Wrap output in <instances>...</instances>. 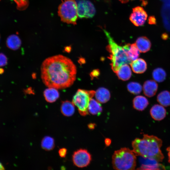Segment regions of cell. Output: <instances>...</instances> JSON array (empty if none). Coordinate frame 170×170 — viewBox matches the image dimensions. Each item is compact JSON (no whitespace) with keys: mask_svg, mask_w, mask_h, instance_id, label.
Returning <instances> with one entry per match:
<instances>
[{"mask_svg":"<svg viewBox=\"0 0 170 170\" xmlns=\"http://www.w3.org/2000/svg\"><path fill=\"white\" fill-rule=\"evenodd\" d=\"M130 65L133 72L137 74L143 73L147 69L146 62L142 58H138L132 61Z\"/></svg>","mask_w":170,"mask_h":170,"instance_id":"7c38bea8","label":"cell"},{"mask_svg":"<svg viewBox=\"0 0 170 170\" xmlns=\"http://www.w3.org/2000/svg\"><path fill=\"white\" fill-rule=\"evenodd\" d=\"M99 71L97 70H93L91 73V76L95 77L97 76L99 74Z\"/></svg>","mask_w":170,"mask_h":170,"instance_id":"f1b7e54d","label":"cell"},{"mask_svg":"<svg viewBox=\"0 0 170 170\" xmlns=\"http://www.w3.org/2000/svg\"><path fill=\"white\" fill-rule=\"evenodd\" d=\"M158 88V84L155 81L152 80L145 81L143 86L144 94L149 97L154 96L156 93Z\"/></svg>","mask_w":170,"mask_h":170,"instance_id":"30bf717a","label":"cell"},{"mask_svg":"<svg viewBox=\"0 0 170 170\" xmlns=\"http://www.w3.org/2000/svg\"><path fill=\"white\" fill-rule=\"evenodd\" d=\"M88 112L91 114L99 116L102 111V108L100 103L91 98L88 107Z\"/></svg>","mask_w":170,"mask_h":170,"instance_id":"44dd1931","label":"cell"},{"mask_svg":"<svg viewBox=\"0 0 170 170\" xmlns=\"http://www.w3.org/2000/svg\"><path fill=\"white\" fill-rule=\"evenodd\" d=\"M94 90L78 89L74 95L72 102L76 106L80 114L85 116L88 114V107L90 101L95 95Z\"/></svg>","mask_w":170,"mask_h":170,"instance_id":"8992f818","label":"cell"},{"mask_svg":"<svg viewBox=\"0 0 170 170\" xmlns=\"http://www.w3.org/2000/svg\"><path fill=\"white\" fill-rule=\"evenodd\" d=\"M94 95L97 100L99 103H102L108 101L110 96L109 91L103 87L99 88L95 92Z\"/></svg>","mask_w":170,"mask_h":170,"instance_id":"9a60e30c","label":"cell"},{"mask_svg":"<svg viewBox=\"0 0 170 170\" xmlns=\"http://www.w3.org/2000/svg\"><path fill=\"white\" fill-rule=\"evenodd\" d=\"M67 150L65 148L60 149L58 153L59 156L62 158L65 157L67 154Z\"/></svg>","mask_w":170,"mask_h":170,"instance_id":"83f0119b","label":"cell"},{"mask_svg":"<svg viewBox=\"0 0 170 170\" xmlns=\"http://www.w3.org/2000/svg\"><path fill=\"white\" fill-rule=\"evenodd\" d=\"M78 17L89 18L93 17L96 10L93 4L88 0H78L76 2Z\"/></svg>","mask_w":170,"mask_h":170,"instance_id":"52a82bcc","label":"cell"},{"mask_svg":"<svg viewBox=\"0 0 170 170\" xmlns=\"http://www.w3.org/2000/svg\"><path fill=\"white\" fill-rule=\"evenodd\" d=\"M167 150L168 151V162L170 163V146L168 147L167 149Z\"/></svg>","mask_w":170,"mask_h":170,"instance_id":"f546056e","label":"cell"},{"mask_svg":"<svg viewBox=\"0 0 170 170\" xmlns=\"http://www.w3.org/2000/svg\"><path fill=\"white\" fill-rule=\"evenodd\" d=\"M147 16L146 12L143 8L137 6L133 8L132 12L129 17V20L135 26H141L145 23Z\"/></svg>","mask_w":170,"mask_h":170,"instance_id":"9c48e42d","label":"cell"},{"mask_svg":"<svg viewBox=\"0 0 170 170\" xmlns=\"http://www.w3.org/2000/svg\"><path fill=\"white\" fill-rule=\"evenodd\" d=\"M112 164L113 168L116 170H134L136 165V155L128 148H122L115 151L113 154Z\"/></svg>","mask_w":170,"mask_h":170,"instance_id":"277c9868","label":"cell"},{"mask_svg":"<svg viewBox=\"0 0 170 170\" xmlns=\"http://www.w3.org/2000/svg\"><path fill=\"white\" fill-rule=\"evenodd\" d=\"M150 113L154 120L161 121L165 117L166 111L162 105L156 104L152 106L150 110Z\"/></svg>","mask_w":170,"mask_h":170,"instance_id":"8fae6325","label":"cell"},{"mask_svg":"<svg viewBox=\"0 0 170 170\" xmlns=\"http://www.w3.org/2000/svg\"><path fill=\"white\" fill-rule=\"evenodd\" d=\"M157 100L163 106H170V92L167 90L162 91L158 95Z\"/></svg>","mask_w":170,"mask_h":170,"instance_id":"7402d4cb","label":"cell"},{"mask_svg":"<svg viewBox=\"0 0 170 170\" xmlns=\"http://www.w3.org/2000/svg\"><path fill=\"white\" fill-rule=\"evenodd\" d=\"M162 140L157 137L144 134L142 139L137 138L132 142L133 151L136 155L159 162L164 156L161 150Z\"/></svg>","mask_w":170,"mask_h":170,"instance_id":"7a4b0ae2","label":"cell"},{"mask_svg":"<svg viewBox=\"0 0 170 170\" xmlns=\"http://www.w3.org/2000/svg\"><path fill=\"white\" fill-rule=\"evenodd\" d=\"M119 0L122 3H126L130 1H132V0Z\"/></svg>","mask_w":170,"mask_h":170,"instance_id":"4dcf8cb0","label":"cell"},{"mask_svg":"<svg viewBox=\"0 0 170 170\" xmlns=\"http://www.w3.org/2000/svg\"><path fill=\"white\" fill-rule=\"evenodd\" d=\"M149 105L147 99L144 96L139 95L135 97L133 100V108L138 110H144Z\"/></svg>","mask_w":170,"mask_h":170,"instance_id":"2e32d148","label":"cell"},{"mask_svg":"<svg viewBox=\"0 0 170 170\" xmlns=\"http://www.w3.org/2000/svg\"><path fill=\"white\" fill-rule=\"evenodd\" d=\"M7 47L13 50H16L20 47L21 41L19 37L15 34L9 36L7 38L6 41Z\"/></svg>","mask_w":170,"mask_h":170,"instance_id":"e0dca14e","label":"cell"},{"mask_svg":"<svg viewBox=\"0 0 170 170\" xmlns=\"http://www.w3.org/2000/svg\"><path fill=\"white\" fill-rule=\"evenodd\" d=\"M8 62V59L6 56L2 53H0V67L6 65Z\"/></svg>","mask_w":170,"mask_h":170,"instance_id":"4316f807","label":"cell"},{"mask_svg":"<svg viewBox=\"0 0 170 170\" xmlns=\"http://www.w3.org/2000/svg\"><path fill=\"white\" fill-rule=\"evenodd\" d=\"M58 14L62 22L76 25L78 17L76 2L75 0L62 1L59 6Z\"/></svg>","mask_w":170,"mask_h":170,"instance_id":"5b68a950","label":"cell"},{"mask_svg":"<svg viewBox=\"0 0 170 170\" xmlns=\"http://www.w3.org/2000/svg\"><path fill=\"white\" fill-rule=\"evenodd\" d=\"M60 110L61 113L64 116L67 117L71 116L75 112V105L70 101H64L62 103Z\"/></svg>","mask_w":170,"mask_h":170,"instance_id":"d6986e66","label":"cell"},{"mask_svg":"<svg viewBox=\"0 0 170 170\" xmlns=\"http://www.w3.org/2000/svg\"><path fill=\"white\" fill-rule=\"evenodd\" d=\"M153 79L156 82H161L166 79L167 74L165 71L162 68L158 67L154 69L152 73Z\"/></svg>","mask_w":170,"mask_h":170,"instance_id":"603a6c76","label":"cell"},{"mask_svg":"<svg viewBox=\"0 0 170 170\" xmlns=\"http://www.w3.org/2000/svg\"><path fill=\"white\" fill-rule=\"evenodd\" d=\"M41 145L42 148L45 150L50 151L54 147V139L50 136H47L42 139Z\"/></svg>","mask_w":170,"mask_h":170,"instance_id":"cb8c5ba5","label":"cell"},{"mask_svg":"<svg viewBox=\"0 0 170 170\" xmlns=\"http://www.w3.org/2000/svg\"><path fill=\"white\" fill-rule=\"evenodd\" d=\"M74 165L78 167L82 168L87 166L91 160V156L87 150L80 149L75 151L72 156Z\"/></svg>","mask_w":170,"mask_h":170,"instance_id":"ba28073f","label":"cell"},{"mask_svg":"<svg viewBox=\"0 0 170 170\" xmlns=\"http://www.w3.org/2000/svg\"><path fill=\"white\" fill-rule=\"evenodd\" d=\"M43 95L46 100L50 103L55 102L60 96L57 89L52 87H48L45 89L43 92Z\"/></svg>","mask_w":170,"mask_h":170,"instance_id":"5bb4252c","label":"cell"},{"mask_svg":"<svg viewBox=\"0 0 170 170\" xmlns=\"http://www.w3.org/2000/svg\"><path fill=\"white\" fill-rule=\"evenodd\" d=\"M115 73L119 79L123 81L128 80L132 75L131 68L127 64L121 66Z\"/></svg>","mask_w":170,"mask_h":170,"instance_id":"ac0fdd59","label":"cell"},{"mask_svg":"<svg viewBox=\"0 0 170 170\" xmlns=\"http://www.w3.org/2000/svg\"><path fill=\"white\" fill-rule=\"evenodd\" d=\"M145 163L142 164L138 169L140 170H160L165 169L162 165L158 163L157 161L148 158Z\"/></svg>","mask_w":170,"mask_h":170,"instance_id":"ffe728a7","label":"cell"},{"mask_svg":"<svg viewBox=\"0 0 170 170\" xmlns=\"http://www.w3.org/2000/svg\"><path fill=\"white\" fill-rule=\"evenodd\" d=\"M103 31L108 41L106 48L109 53V58L111 62V69L116 73L122 65L130 64L132 62L127 53L130 44L120 46L115 41L109 32L105 29L103 30Z\"/></svg>","mask_w":170,"mask_h":170,"instance_id":"3957f363","label":"cell"},{"mask_svg":"<svg viewBox=\"0 0 170 170\" xmlns=\"http://www.w3.org/2000/svg\"><path fill=\"white\" fill-rule=\"evenodd\" d=\"M4 168L2 164L0 162V170H4Z\"/></svg>","mask_w":170,"mask_h":170,"instance_id":"1f68e13d","label":"cell"},{"mask_svg":"<svg viewBox=\"0 0 170 170\" xmlns=\"http://www.w3.org/2000/svg\"><path fill=\"white\" fill-rule=\"evenodd\" d=\"M140 52L135 43L130 44L127 53L129 58L132 61L139 58L140 54Z\"/></svg>","mask_w":170,"mask_h":170,"instance_id":"d4e9b609","label":"cell"},{"mask_svg":"<svg viewBox=\"0 0 170 170\" xmlns=\"http://www.w3.org/2000/svg\"><path fill=\"white\" fill-rule=\"evenodd\" d=\"M140 52L146 53L151 48V44L149 39L146 37H138L135 43Z\"/></svg>","mask_w":170,"mask_h":170,"instance_id":"4fadbf2b","label":"cell"},{"mask_svg":"<svg viewBox=\"0 0 170 170\" xmlns=\"http://www.w3.org/2000/svg\"><path fill=\"white\" fill-rule=\"evenodd\" d=\"M41 77L48 87L63 89L71 86L76 79V68L72 61L58 54L49 57L42 62Z\"/></svg>","mask_w":170,"mask_h":170,"instance_id":"6da1fadb","label":"cell"},{"mask_svg":"<svg viewBox=\"0 0 170 170\" xmlns=\"http://www.w3.org/2000/svg\"><path fill=\"white\" fill-rule=\"evenodd\" d=\"M4 72V70L2 68H0V74H3Z\"/></svg>","mask_w":170,"mask_h":170,"instance_id":"d6a6232c","label":"cell"},{"mask_svg":"<svg viewBox=\"0 0 170 170\" xmlns=\"http://www.w3.org/2000/svg\"></svg>","mask_w":170,"mask_h":170,"instance_id":"836d02e7","label":"cell"},{"mask_svg":"<svg viewBox=\"0 0 170 170\" xmlns=\"http://www.w3.org/2000/svg\"><path fill=\"white\" fill-rule=\"evenodd\" d=\"M127 89L131 93L134 94H138L141 92L142 86L138 82H131L128 84Z\"/></svg>","mask_w":170,"mask_h":170,"instance_id":"484cf974","label":"cell"}]
</instances>
